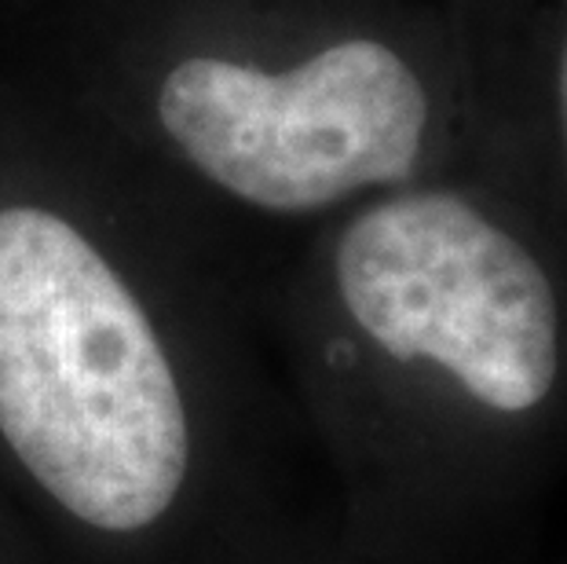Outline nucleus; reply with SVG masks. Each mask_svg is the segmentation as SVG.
<instances>
[{"label": "nucleus", "mask_w": 567, "mask_h": 564, "mask_svg": "<svg viewBox=\"0 0 567 564\" xmlns=\"http://www.w3.org/2000/svg\"><path fill=\"white\" fill-rule=\"evenodd\" d=\"M0 440L70 521L140 535L179 502L190 414L147 308L41 206L0 209Z\"/></svg>", "instance_id": "obj_1"}, {"label": "nucleus", "mask_w": 567, "mask_h": 564, "mask_svg": "<svg viewBox=\"0 0 567 564\" xmlns=\"http://www.w3.org/2000/svg\"><path fill=\"white\" fill-rule=\"evenodd\" d=\"M352 327L400 367L451 381L480 411H542L564 378L560 286L473 198L406 187L359 209L333 246Z\"/></svg>", "instance_id": "obj_2"}, {"label": "nucleus", "mask_w": 567, "mask_h": 564, "mask_svg": "<svg viewBox=\"0 0 567 564\" xmlns=\"http://www.w3.org/2000/svg\"><path fill=\"white\" fill-rule=\"evenodd\" d=\"M179 154L268 213H319L417 173L432 95L381 38H341L289 70L195 55L158 92Z\"/></svg>", "instance_id": "obj_3"}, {"label": "nucleus", "mask_w": 567, "mask_h": 564, "mask_svg": "<svg viewBox=\"0 0 567 564\" xmlns=\"http://www.w3.org/2000/svg\"><path fill=\"white\" fill-rule=\"evenodd\" d=\"M549 92H553V136H557V154L564 165L567 180V0L553 33V74H549Z\"/></svg>", "instance_id": "obj_4"}]
</instances>
